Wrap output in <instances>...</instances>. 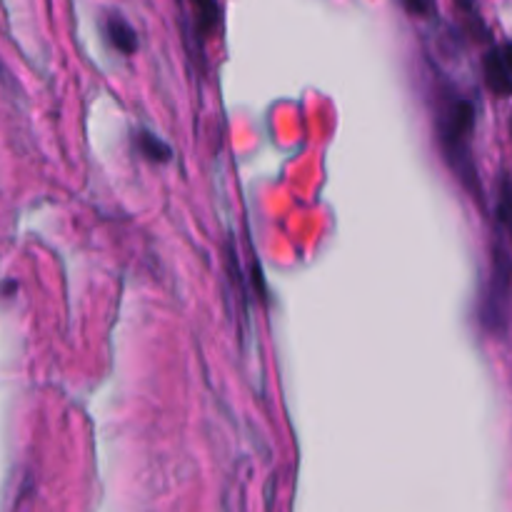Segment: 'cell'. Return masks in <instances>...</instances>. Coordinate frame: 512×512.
Listing matches in <instances>:
<instances>
[{
    "label": "cell",
    "mask_w": 512,
    "mask_h": 512,
    "mask_svg": "<svg viewBox=\"0 0 512 512\" xmlns=\"http://www.w3.org/2000/svg\"><path fill=\"white\" fill-rule=\"evenodd\" d=\"M475 128V105L460 95H450L443 103L438 120L440 148H443L445 160L455 170L465 188L480 198V180L475 170L473 153H470V135Z\"/></svg>",
    "instance_id": "obj_1"
},
{
    "label": "cell",
    "mask_w": 512,
    "mask_h": 512,
    "mask_svg": "<svg viewBox=\"0 0 512 512\" xmlns=\"http://www.w3.org/2000/svg\"><path fill=\"white\" fill-rule=\"evenodd\" d=\"M512 298V258L508 250L495 245L493 253V275H490V288L483 303V323L490 330H503L508 320V308Z\"/></svg>",
    "instance_id": "obj_2"
},
{
    "label": "cell",
    "mask_w": 512,
    "mask_h": 512,
    "mask_svg": "<svg viewBox=\"0 0 512 512\" xmlns=\"http://www.w3.org/2000/svg\"><path fill=\"white\" fill-rule=\"evenodd\" d=\"M483 73H485V83L488 88L493 90L495 95H503L508 98L512 95V70L505 60L503 48H490L483 58Z\"/></svg>",
    "instance_id": "obj_3"
},
{
    "label": "cell",
    "mask_w": 512,
    "mask_h": 512,
    "mask_svg": "<svg viewBox=\"0 0 512 512\" xmlns=\"http://www.w3.org/2000/svg\"><path fill=\"white\" fill-rule=\"evenodd\" d=\"M105 38L113 45L118 53L133 55L138 50V33L133 30V25L123 18L120 13H110L108 20H105Z\"/></svg>",
    "instance_id": "obj_4"
},
{
    "label": "cell",
    "mask_w": 512,
    "mask_h": 512,
    "mask_svg": "<svg viewBox=\"0 0 512 512\" xmlns=\"http://www.w3.org/2000/svg\"><path fill=\"white\" fill-rule=\"evenodd\" d=\"M135 145H138L140 155L148 158L150 163H170L173 160V148L163 138L150 133V130H138L135 133Z\"/></svg>",
    "instance_id": "obj_5"
},
{
    "label": "cell",
    "mask_w": 512,
    "mask_h": 512,
    "mask_svg": "<svg viewBox=\"0 0 512 512\" xmlns=\"http://www.w3.org/2000/svg\"><path fill=\"white\" fill-rule=\"evenodd\" d=\"M498 220L505 225V230L512 235V178L505 175L500 183V200H498Z\"/></svg>",
    "instance_id": "obj_6"
},
{
    "label": "cell",
    "mask_w": 512,
    "mask_h": 512,
    "mask_svg": "<svg viewBox=\"0 0 512 512\" xmlns=\"http://www.w3.org/2000/svg\"><path fill=\"white\" fill-rule=\"evenodd\" d=\"M220 13H223V8H220V5L200 3L198 5V30H200V33L208 35L210 30H213L215 25H218Z\"/></svg>",
    "instance_id": "obj_7"
},
{
    "label": "cell",
    "mask_w": 512,
    "mask_h": 512,
    "mask_svg": "<svg viewBox=\"0 0 512 512\" xmlns=\"http://www.w3.org/2000/svg\"><path fill=\"white\" fill-rule=\"evenodd\" d=\"M405 10H410V13H428L430 5H423V3H405Z\"/></svg>",
    "instance_id": "obj_8"
},
{
    "label": "cell",
    "mask_w": 512,
    "mask_h": 512,
    "mask_svg": "<svg viewBox=\"0 0 512 512\" xmlns=\"http://www.w3.org/2000/svg\"><path fill=\"white\" fill-rule=\"evenodd\" d=\"M503 53H505V60H508V65H510V70H512V43L505 45Z\"/></svg>",
    "instance_id": "obj_9"
}]
</instances>
